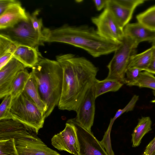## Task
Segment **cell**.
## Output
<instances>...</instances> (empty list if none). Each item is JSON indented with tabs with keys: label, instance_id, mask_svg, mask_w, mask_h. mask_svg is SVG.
I'll list each match as a JSON object with an SVG mask.
<instances>
[{
	"label": "cell",
	"instance_id": "6da1fadb",
	"mask_svg": "<svg viewBox=\"0 0 155 155\" xmlns=\"http://www.w3.org/2000/svg\"><path fill=\"white\" fill-rule=\"evenodd\" d=\"M63 71L59 109L76 112L88 90L96 80L98 68L83 57L71 54L57 55Z\"/></svg>",
	"mask_w": 155,
	"mask_h": 155
},
{
	"label": "cell",
	"instance_id": "7a4b0ae2",
	"mask_svg": "<svg viewBox=\"0 0 155 155\" xmlns=\"http://www.w3.org/2000/svg\"><path fill=\"white\" fill-rule=\"evenodd\" d=\"M43 34L44 42L70 45L84 50L94 58L114 52L121 44L105 39L94 28L86 25L65 24L53 29L45 28Z\"/></svg>",
	"mask_w": 155,
	"mask_h": 155
},
{
	"label": "cell",
	"instance_id": "3957f363",
	"mask_svg": "<svg viewBox=\"0 0 155 155\" xmlns=\"http://www.w3.org/2000/svg\"><path fill=\"white\" fill-rule=\"evenodd\" d=\"M31 74L37 82L41 97L46 105L44 114L48 117L58 105L62 91L63 71L57 61L39 58L32 68Z\"/></svg>",
	"mask_w": 155,
	"mask_h": 155
},
{
	"label": "cell",
	"instance_id": "277c9868",
	"mask_svg": "<svg viewBox=\"0 0 155 155\" xmlns=\"http://www.w3.org/2000/svg\"><path fill=\"white\" fill-rule=\"evenodd\" d=\"M10 112L13 119L36 134L43 127L46 118L44 113L24 91L13 99Z\"/></svg>",
	"mask_w": 155,
	"mask_h": 155
},
{
	"label": "cell",
	"instance_id": "5b68a950",
	"mask_svg": "<svg viewBox=\"0 0 155 155\" xmlns=\"http://www.w3.org/2000/svg\"><path fill=\"white\" fill-rule=\"evenodd\" d=\"M138 45L134 40L124 35L107 66L109 72L107 78L117 80L124 84L126 70L132 57L136 54Z\"/></svg>",
	"mask_w": 155,
	"mask_h": 155
},
{
	"label": "cell",
	"instance_id": "8992f818",
	"mask_svg": "<svg viewBox=\"0 0 155 155\" xmlns=\"http://www.w3.org/2000/svg\"><path fill=\"white\" fill-rule=\"evenodd\" d=\"M0 35L17 45L37 48L44 42L43 36L33 28L29 18L6 28L0 29Z\"/></svg>",
	"mask_w": 155,
	"mask_h": 155
},
{
	"label": "cell",
	"instance_id": "52a82bcc",
	"mask_svg": "<svg viewBox=\"0 0 155 155\" xmlns=\"http://www.w3.org/2000/svg\"><path fill=\"white\" fill-rule=\"evenodd\" d=\"M91 21L102 37L115 43H121L124 36V28L119 25L107 8L99 15L92 17Z\"/></svg>",
	"mask_w": 155,
	"mask_h": 155
},
{
	"label": "cell",
	"instance_id": "ba28073f",
	"mask_svg": "<svg viewBox=\"0 0 155 155\" xmlns=\"http://www.w3.org/2000/svg\"><path fill=\"white\" fill-rule=\"evenodd\" d=\"M14 139L18 155H61L28 132Z\"/></svg>",
	"mask_w": 155,
	"mask_h": 155
},
{
	"label": "cell",
	"instance_id": "9c48e42d",
	"mask_svg": "<svg viewBox=\"0 0 155 155\" xmlns=\"http://www.w3.org/2000/svg\"><path fill=\"white\" fill-rule=\"evenodd\" d=\"M69 120L76 128L78 143V155H109L100 141L91 132L82 127L75 118Z\"/></svg>",
	"mask_w": 155,
	"mask_h": 155
},
{
	"label": "cell",
	"instance_id": "30bf717a",
	"mask_svg": "<svg viewBox=\"0 0 155 155\" xmlns=\"http://www.w3.org/2000/svg\"><path fill=\"white\" fill-rule=\"evenodd\" d=\"M51 143L59 150L65 151L74 155H78V138L74 124L68 120L64 129L53 136Z\"/></svg>",
	"mask_w": 155,
	"mask_h": 155
},
{
	"label": "cell",
	"instance_id": "8fae6325",
	"mask_svg": "<svg viewBox=\"0 0 155 155\" xmlns=\"http://www.w3.org/2000/svg\"><path fill=\"white\" fill-rule=\"evenodd\" d=\"M96 99L93 85L88 90L80 104L75 118L78 123L90 132L94 121Z\"/></svg>",
	"mask_w": 155,
	"mask_h": 155
},
{
	"label": "cell",
	"instance_id": "7c38bea8",
	"mask_svg": "<svg viewBox=\"0 0 155 155\" xmlns=\"http://www.w3.org/2000/svg\"><path fill=\"white\" fill-rule=\"evenodd\" d=\"M21 63L13 57L0 69V98L10 94L12 83L18 73L25 69Z\"/></svg>",
	"mask_w": 155,
	"mask_h": 155
},
{
	"label": "cell",
	"instance_id": "4fadbf2b",
	"mask_svg": "<svg viewBox=\"0 0 155 155\" xmlns=\"http://www.w3.org/2000/svg\"><path fill=\"white\" fill-rule=\"evenodd\" d=\"M28 19V13L26 12L20 2L10 6L0 15V29L9 27Z\"/></svg>",
	"mask_w": 155,
	"mask_h": 155
},
{
	"label": "cell",
	"instance_id": "5bb4252c",
	"mask_svg": "<svg viewBox=\"0 0 155 155\" xmlns=\"http://www.w3.org/2000/svg\"><path fill=\"white\" fill-rule=\"evenodd\" d=\"M124 35L134 40L138 45L144 41L150 42L155 39V30L138 22L129 23L124 28Z\"/></svg>",
	"mask_w": 155,
	"mask_h": 155
},
{
	"label": "cell",
	"instance_id": "9a60e30c",
	"mask_svg": "<svg viewBox=\"0 0 155 155\" xmlns=\"http://www.w3.org/2000/svg\"><path fill=\"white\" fill-rule=\"evenodd\" d=\"M29 130L23 124L12 118L0 120V141L14 139Z\"/></svg>",
	"mask_w": 155,
	"mask_h": 155
},
{
	"label": "cell",
	"instance_id": "2e32d148",
	"mask_svg": "<svg viewBox=\"0 0 155 155\" xmlns=\"http://www.w3.org/2000/svg\"><path fill=\"white\" fill-rule=\"evenodd\" d=\"M37 48L17 45L14 52L13 57L26 67L32 68L38 61L39 54Z\"/></svg>",
	"mask_w": 155,
	"mask_h": 155
},
{
	"label": "cell",
	"instance_id": "e0dca14e",
	"mask_svg": "<svg viewBox=\"0 0 155 155\" xmlns=\"http://www.w3.org/2000/svg\"><path fill=\"white\" fill-rule=\"evenodd\" d=\"M119 25L124 28L131 19L134 10L119 4L116 0H107L106 7Z\"/></svg>",
	"mask_w": 155,
	"mask_h": 155
},
{
	"label": "cell",
	"instance_id": "ac0fdd59",
	"mask_svg": "<svg viewBox=\"0 0 155 155\" xmlns=\"http://www.w3.org/2000/svg\"><path fill=\"white\" fill-rule=\"evenodd\" d=\"M30 73L24 91L44 114L47 110L46 106L41 97L36 81Z\"/></svg>",
	"mask_w": 155,
	"mask_h": 155
},
{
	"label": "cell",
	"instance_id": "d6986e66",
	"mask_svg": "<svg viewBox=\"0 0 155 155\" xmlns=\"http://www.w3.org/2000/svg\"><path fill=\"white\" fill-rule=\"evenodd\" d=\"M151 120L149 117H143L139 119L132 134V147L139 145L143 136L151 130Z\"/></svg>",
	"mask_w": 155,
	"mask_h": 155
},
{
	"label": "cell",
	"instance_id": "ffe728a7",
	"mask_svg": "<svg viewBox=\"0 0 155 155\" xmlns=\"http://www.w3.org/2000/svg\"><path fill=\"white\" fill-rule=\"evenodd\" d=\"M123 85V83L115 80L106 78L101 81L97 79L93 85L95 97L96 98L107 92L117 91Z\"/></svg>",
	"mask_w": 155,
	"mask_h": 155
},
{
	"label": "cell",
	"instance_id": "44dd1931",
	"mask_svg": "<svg viewBox=\"0 0 155 155\" xmlns=\"http://www.w3.org/2000/svg\"><path fill=\"white\" fill-rule=\"evenodd\" d=\"M153 50V47L152 46L144 51L134 55L130 59L127 68H136L142 71H146L150 63Z\"/></svg>",
	"mask_w": 155,
	"mask_h": 155
},
{
	"label": "cell",
	"instance_id": "7402d4cb",
	"mask_svg": "<svg viewBox=\"0 0 155 155\" xmlns=\"http://www.w3.org/2000/svg\"><path fill=\"white\" fill-rule=\"evenodd\" d=\"M31 75L26 69L19 71L14 80L11 88L10 94L13 99L18 96L24 90L26 84Z\"/></svg>",
	"mask_w": 155,
	"mask_h": 155
},
{
	"label": "cell",
	"instance_id": "603a6c76",
	"mask_svg": "<svg viewBox=\"0 0 155 155\" xmlns=\"http://www.w3.org/2000/svg\"><path fill=\"white\" fill-rule=\"evenodd\" d=\"M136 19L137 22L155 30V5L137 15Z\"/></svg>",
	"mask_w": 155,
	"mask_h": 155
},
{
	"label": "cell",
	"instance_id": "cb8c5ba5",
	"mask_svg": "<svg viewBox=\"0 0 155 155\" xmlns=\"http://www.w3.org/2000/svg\"><path fill=\"white\" fill-rule=\"evenodd\" d=\"M134 86L148 88L155 91V77L153 74L146 71H142Z\"/></svg>",
	"mask_w": 155,
	"mask_h": 155
},
{
	"label": "cell",
	"instance_id": "d4e9b609",
	"mask_svg": "<svg viewBox=\"0 0 155 155\" xmlns=\"http://www.w3.org/2000/svg\"><path fill=\"white\" fill-rule=\"evenodd\" d=\"M0 155H18L14 139L0 141Z\"/></svg>",
	"mask_w": 155,
	"mask_h": 155
},
{
	"label": "cell",
	"instance_id": "484cf974",
	"mask_svg": "<svg viewBox=\"0 0 155 155\" xmlns=\"http://www.w3.org/2000/svg\"><path fill=\"white\" fill-rule=\"evenodd\" d=\"M0 105V120L12 118L10 110L13 98L10 94L6 95Z\"/></svg>",
	"mask_w": 155,
	"mask_h": 155
},
{
	"label": "cell",
	"instance_id": "4316f807",
	"mask_svg": "<svg viewBox=\"0 0 155 155\" xmlns=\"http://www.w3.org/2000/svg\"><path fill=\"white\" fill-rule=\"evenodd\" d=\"M17 45L8 38L0 35V56L9 53L13 54Z\"/></svg>",
	"mask_w": 155,
	"mask_h": 155
},
{
	"label": "cell",
	"instance_id": "83f0119b",
	"mask_svg": "<svg viewBox=\"0 0 155 155\" xmlns=\"http://www.w3.org/2000/svg\"><path fill=\"white\" fill-rule=\"evenodd\" d=\"M138 99L139 96L134 95L125 107L122 109L118 110L116 112L113 118L110 119L108 128L111 129L112 125L115 120L123 113L133 110Z\"/></svg>",
	"mask_w": 155,
	"mask_h": 155
},
{
	"label": "cell",
	"instance_id": "f1b7e54d",
	"mask_svg": "<svg viewBox=\"0 0 155 155\" xmlns=\"http://www.w3.org/2000/svg\"><path fill=\"white\" fill-rule=\"evenodd\" d=\"M142 71L136 68H128L126 70L124 84L129 86H134L137 82Z\"/></svg>",
	"mask_w": 155,
	"mask_h": 155
},
{
	"label": "cell",
	"instance_id": "f546056e",
	"mask_svg": "<svg viewBox=\"0 0 155 155\" xmlns=\"http://www.w3.org/2000/svg\"><path fill=\"white\" fill-rule=\"evenodd\" d=\"M39 12V10H36L31 14L28 13V17L34 29L43 36L42 33L45 28L43 27L42 19L38 17Z\"/></svg>",
	"mask_w": 155,
	"mask_h": 155
},
{
	"label": "cell",
	"instance_id": "4dcf8cb0",
	"mask_svg": "<svg viewBox=\"0 0 155 155\" xmlns=\"http://www.w3.org/2000/svg\"><path fill=\"white\" fill-rule=\"evenodd\" d=\"M120 5L131 10H134L139 5L143 4L145 0H116Z\"/></svg>",
	"mask_w": 155,
	"mask_h": 155
},
{
	"label": "cell",
	"instance_id": "1f68e13d",
	"mask_svg": "<svg viewBox=\"0 0 155 155\" xmlns=\"http://www.w3.org/2000/svg\"><path fill=\"white\" fill-rule=\"evenodd\" d=\"M19 2L16 0H0V15L10 6Z\"/></svg>",
	"mask_w": 155,
	"mask_h": 155
},
{
	"label": "cell",
	"instance_id": "d6a6232c",
	"mask_svg": "<svg viewBox=\"0 0 155 155\" xmlns=\"http://www.w3.org/2000/svg\"><path fill=\"white\" fill-rule=\"evenodd\" d=\"M152 46L153 50L151 59L150 65L146 71L155 74V46L153 45Z\"/></svg>",
	"mask_w": 155,
	"mask_h": 155
},
{
	"label": "cell",
	"instance_id": "836d02e7",
	"mask_svg": "<svg viewBox=\"0 0 155 155\" xmlns=\"http://www.w3.org/2000/svg\"><path fill=\"white\" fill-rule=\"evenodd\" d=\"M13 57V54L10 53L0 56V69L6 65Z\"/></svg>",
	"mask_w": 155,
	"mask_h": 155
},
{
	"label": "cell",
	"instance_id": "e575fe53",
	"mask_svg": "<svg viewBox=\"0 0 155 155\" xmlns=\"http://www.w3.org/2000/svg\"><path fill=\"white\" fill-rule=\"evenodd\" d=\"M155 151V136L146 147L143 153L145 155H150Z\"/></svg>",
	"mask_w": 155,
	"mask_h": 155
},
{
	"label": "cell",
	"instance_id": "d590c367",
	"mask_svg": "<svg viewBox=\"0 0 155 155\" xmlns=\"http://www.w3.org/2000/svg\"><path fill=\"white\" fill-rule=\"evenodd\" d=\"M107 0H94L93 2L97 10L100 11L104 8L106 7Z\"/></svg>",
	"mask_w": 155,
	"mask_h": 155
},
{
	"label": "cell",
	"instance_id": "8d00e7d4",
	"mask_svg": "<svg viewBox=\"0 0 155 155\" xmlns=\"http://www.w3.org/2000/svg\"><path fill=\"white\" fill-rule=\"evenodd\" d=\"M152 43V45L155 46V39L151 42Z\"/></svg>",
	"mask_w": 155,
	"mask_h": 155
},
{
	"label": "cell",
	"instance_id": "74e56055",
	"mask_svg": "<svg viewBox=\"0 0 155 155\" xmlns=\"http://www.w3.org/2000/svg\"><path fill=\"white\" fill-rule=\"evenodd\" d=\"M142 155H145L143 154ZM150 155H155V151L154 152H153V153H152V154H150Z\"/></svg>",
	"mask_w": 155,
	"mask_h": 155
},
{
	"label": "cell",
	"instance_id": "f35d334b",
	"mask_svg": "<svg viewBox=\"0 0 155 155\" xmlns=\"http://www.w3.org/2000/svg\"><path fill=\"white\" fill-rule=\"evenodd\" d=\"M151 102L153 103H155V99L152 100L151 101Z\"/></svg>",
	"mask_w": 155,
	"mask_h": 155
},
{
	"label": "cell",
	"instance_id": "ab89813d",
	"mask_svg": "<svg viewBox=\"0 0 155 155\" xmlns=\"http://www.w3.org/2000/svg\"><path fill=\"white\" fill-rule=\"evenodd\" d=\"M153 95L155 96V91L153 90Z\"/></svg>",
	"mask_w": 155,
	"mask_h": 155
}]
</instances>
